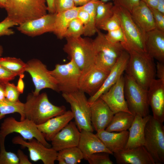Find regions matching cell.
Masks as SVG:
<instances>
[{"mask_svg":"<svg viewBox=\"0 0 164 164\" xmlns=\"http://www.w3.org/2000/svg\"><path fill=\"white\" fill-rule=\"evenodd\" d=\"M66 111L65 106H57L51 103L46 93L37 95L32 92L30 93L24 103L23 114L25 118L31 120L36 125L43 124Z\"/></svg>","mask_w":164,"mask_h":164,"instance_id":"6da1fadb","label":"cell"},{"mask_svg":"<svg viewBox=\"0 0 164 164\" xmlns=\"http://www.w3.org/2000/svg\"><path fill=\"white\" fill-rule=\"evenodd\" d=\"M125 50L129 54L125 70L126 74L147 90L156 75L153 59L148 53L139 52L130 49Z\"/></svg>","mask_w":164,"mask_h":164,"instance_id":"7a4b0ae2","label":"cell"},{"mask_svg":"<svg viewBox=\"0 0 164 164\" xmlns=\"http://www.w3.org/2000/svg\"><path fill=\"white\" fill-rule=\"evenodd\" d=\"M7 17L19 25L47 13L46 0H7Z\"/></svg>","mask_w":164,"mask_h":164,"instance_id":"3957f363","label":"cell"},{"mask_svg":"<svg viewBox=\"0 0 164 164\" xmlns=\"http://www.w3.org/2000/svg\"><path fill=\"white\" fill-rule=\"evenodd\" d=\"M113 11L118 16L126 41L122 45L125 50L130 49L147 53L145 43V33L142 31L133 20L130 12L120 6L114 4Z\"/></svg>","mask_w":164,"mask_h":164,"instance_id":"277c9868","label":"cell"},{"mask_svg":"<svg viewBox=\"0 0 164 164\" xmlns=\"http://www.w3.org/2000/svg\"><path fill=\"white\" fill-rule=\"evenodd\" d=\"M97 32V36L92 40L95 53L94 64L110 71L125 49L121 43H114L108 40L99 29Z\"/></svg>","mask_w":164,"mask_h":164,"instance_id":"5b68a950","label":"cell"},{"mask_svg":"<svg viewBox=\"0 0 164 164\" xmlns=\"http://www.w3.org/2000/svg\"><path fill=\"white\" fill-rule=\"evenodd\" d=\"M66 39L63 50L81 71L94 64L95 53L92 40L81 36Z\"/></svg>","mask_w":164,"mask_h":164,"instance_id":"8992f818","label":"cell"},{"mask_svg":"<svg viewBox=\"0 0 164 164\" xmlns=\"http://www.w3.org/2000/svg\"><path fill=\"white\" fill-rule=\"evenodd\" d=\"M13 132L19 134L25 140H29L35 138L46 147H51V144L47 142L37 125L27 119L25 118L20 121L13 117L5 119L0 126V142H4L6 137Z\"/></svg>","mask_w":164,"mask_h":164,"instance_id":"52a82bcc","label":"cell"},{"mask_svg":"<svg viewBox=\"0 0 164 164\" xmlns=\"http://www.w3.org/2000/svg\"><path fill=\"white\" fill-rule=\"evenodd\" d=\"M144 146L155 164L164 163V126L150 115L145 126Z\"/></svg>","mask_w":164,"mask_h":164,"instance_id":"ba28073f","label":"cell"},{"mask_svg":"<svg viewBox=\"0 0 164 164\" xmlns=\"http://www.w3.org/2000/svg\"><path fill=\"white\" fill-rule=\"evenodd\" d=\"M62 96L70 104L75 122L80 131L93 132L90 104L85 93L79 90L72 92L62 93Z\"/></svg>","mask_w":164,"mask_h":164,"instance_id":"9c48e42d","label":"cell"},{"mask_svg":"<svg viewBox=\"0 0 164 164\" xmlns=\"http://www.w3.org/2000/svg\"><path fill=\"white\" fill-rule=\"evenodd\" d=\"M124 77L125 96L130 112L143 117L149 115L147 90L128 75Z\"/></svg>","mask_w":164,"mask_h":164,"instance_id":"30bf717a","label":"cell"},{"mask_svg":"<svg viewBox=\"0 0 164 164\" xmlns=\"http://www.w3.org/2000/svg\"><path fill=\"white\" fill-rule=\"evenodd\" d=\"M49 72L56 81L58 92L69 93L79 90L81 70L72 60L66 64H56Z\"/></svg>","mask_w":164,"mask_h":164,"instance_id":"8fae6325","label":"cell"},{"mask_svg":"<svg viewBox=\"0 0 164 164\" xmlns=\"http://www.w3.org/2000/svg\"><path fill=\"white\" fill-rule=\"evenodd\" d=\"M26 63V71L31 76L35 87L32 93L36 95L45 88H49L58 92L57 83L49 72L46 66L40 60L33 59Z\"/></svg>","mask_w":164,"mask_h":164,"instance_id":"7c38bea8","label":"cell"},{"mask_svg":"<svg viewBox=\"0 0 164 164\" xmlns=\"http://www.w3.org/2000/svg\"><path fill=\"white\" fill-rule=\"evenodd\" d=\"M12 142L14 144L27 148L31 160L34 162L41 160L44 164H54L56 160L58 152L52 147H46L35 138L27 142L21 136H17L13 138Z\"/></svg>","mask_w":164,"mask_h":164,"instance_id":"4fadbf2b","label":"cell"},{"mask_svg":"<svg viewBox=\"0 0 164 164\" xmlns=\"http://www.w3.org/2000/svg\"><path fill=\"white\" fill-rule=\"evenodd\" d=\"M109 72L95 64L81 71L79 90L92 96L101 87Z\"/></svg>","mask_w":164,"mask_h":164,"instance_id":"5bb4252c","label":"cell"},{"mask_svg":"<svg viewBox=\"0 0 164 164\" xmlns=\"http://www.w3.org/2000/svg\"><path fill=\"white\" fill-rule=\"evenodd\" d=\"M124 85V77L122 75L114 85L100 97L114 114L121 111L131 113L125 96Z\"/></svg>","mask_w":164,"mask_h":164,"instance_id":"9a60e30c","label":"cell"},{"mask_svg":"<svg viewBox=\"0 0 164 164\" xmlns=\"http://www.w3.org/2000/svg\"><path fill=\"white\" fill-rule=\"evenodd\" d=\"M56 13H47L18 26L17 30L27 36L35 37L48 32H53Z\"/></svg>","mask_w":164,"mask_h":164,"instance_id":"2e32d148","label":"cell"},{"mask_svg":"<svg viewBox=\"0 0 164 164\" xmlns=\"http://www.w3.org/2000/svg\"><path fill=\"white\" fill-rule=\"evenodd\" d=\"M148 103L152 117L159 121H164V81L154 79L147 89Z\"/></svg>","mask_w":164,"mask_h":164,"instance_id":"e0dca14e","label":"cell"},{"mask_svg":"<svg viewBox=\"0 0 164 164\" xmlns=\"http://www.w3.org/2000/svg\"><path fill=\"white\" fill-rule=\"evenodd\" d=\"M80 132L75 123L71 121L51 140L52 148L57 152L78 146Z\"/></svg>","mask_w":164,"mask_h":164,"instance_id":"ac0fdd59","label":"cell"},{"mask_svg":"<svg viewBox=\"0 0 164 164\" xmlns=\"http://www.w3.org/2000/svg\"><path fill=\"white\" fill-rule=\"evenodd\" d=\"M129 58V53L125 50L110 70L101 87L88 100L89 103H92L99 98L117 82L125 71Z\"/></svg>","mask_w":164,"mask_h":164,"instance_id":"d6986e66","label":"cell"},{"mask_svg":"<svg viewBox=\"0 0 164 164\" xmlns=\"http://www.w3.org/2000/svg\"><path fill=\"white\" fill-rule=\"evenodd\" d=\"M89 103L91 120L93 128L97 132L105 130L111 121L114 113L100 97Z\"/></svg>","mask_w":164,"mask_h":164,"instance_id":"ffe728a7","label":"cell"},{"mask_svg":"<svg viewBox=\"0 0 164 164\" xmlns=\"http://www.w3.org/2000/svg\"><path fill=\"white\" fill-rule=\"evenodd\" d=\"M113 155L118 164H155L143 145L125 149Z\"/></svg>","mask_w":164,"mask_h":164,"instance_id":"44dd1931","label":"cell"},{"mask_svg":"<svg viewBox=\"0 0 164 164\" xmlns=\"http://www.w3.org/2000/svg\"><path fill=\"white\" fill-rule=\"evenodd\" d=\"M80 132L78 147L83 155L84 159L86 160L92 154L98 152H105L113 155L96 134L88 131H83Z\"/></svg>","mask_w":164,"mask_h":164,"instance_id":"7402d4cb","label":"cell"},{"mask_svg":"<svg viewBox=\"0 0 164 164\" xmlns=\"http://www.w3.org/2000/svg\"><path fill=\"white\" fill-rule=\"evenodd\" d=\"M73 118L71 111L68 110L37 126L44 135L46 140L51 141L54 137Z\"/></svg>","mask_w":164,"mask_h":164,"instance_id":"603a6c76","label":"cell"},{"mask_svg":"<svg viewBox=\"0 0 164 164\" xmlns=\"http://www.w3.org/2000/svg\"><path fill=\"white\" fill-rule=\"evenodd\" d=\"M147 53L153 59L164 63V32L155 28L145 33Z\"/></svg>","mask_w":164,"mask_h":164,"instance_id":"cb8c5ba5","label":"cell"},{"mask_svg":"<svg viewBox=\"0 0 164 164\" xmlns=\"http://www.w3.org/2000/svg\"><path fill=\"white\" fill-rule=\"evenodd\" d=\"M130 13L134 21L143 32L146 33L155 28L151 9L141 1L140 0Z\"/></svg>","mask_w":164,"mask_h":164,"instance_id":"d4e9b609","label":"cell"},{"mask_svg":"<svg viewBox=\"0 0 164 164\" xmlns=\"http://www.w3.org/2000/svg\"><path fill=\"white\" fill-rule=\"evenodd\" d=\"M127 130L115 132L103 130L96 134L107 149L113 153L125 149L128 137Z\"/></svg>","mask_w":164,"mask_h":164,"instance_id":"484cf974","label":"cell"},{"mask_svg":"<svg viewBox=\"0 0 164 164\" xmlns=\"http://www.w3.org/2000/svg\"><path fill=\"white\" fill-rule=\"evenodd\" d=\"M150 116L149 115L144 117L138 115L135 116L134 119L128 129V139L125 149L144 146L145 128Z\"/></svg>","mask_w":164,"mask_h":164,"instance_id":"4316f807","label":"cell"},{"mask_svg":"<svg viewBox=\"0 0 164 164\" xmlns=\"http://www.w3.org/2000/svg\"><path fill=\"white\" fill-rule=\"evenodd\" d=\"M80 6L56 13L54 29L53 32L57 37L62 39L64 38L66 30L71 21L77 18Z\"/></svg>","mask_w":164,"mask_h":164,"instance_id":"83f0119b","label":"cell"},{"mask_svg":"<svg viewBox=\"0 0 164 164\" xmlns=\"http://www.w3.org/2000/svg\"><path fill=\"white\" fill-rule=\"evenodd\" d=\"M135 117L131 113L119 111L114 114L110 123L105 130L109 132H120L127 130Z\"/></svg>","mask_w":164,"mask_h":164,"instance_id":"f1b7e54d","label":"cell"},{"mask_svg":"<svg viewBox=\"0 0 164 164\" xmlns=\"http://www.w3.org/2000/svg\"><path fill=\"white\" fill-rule=\"evenodd\" d=\"M99 0H91L81 6L83 9L88 13L89 19L87 24L84 26V35L85 36H91L97 32V29L96 26V6Z\"/></svg>","mask_w":164,"mask_h":164,"instance_id":"f546056e","label":"cell"},{"mask_svg":"<svg viewBox=\"0 0 164 164\" xmlns=\"http://www.w3.org/2000/svg\"><path fill=\"white\" fill-rule=\"evenodd\" d=\"M114 4L111 2H104L99 0L96 6L95 23L97 28L107 21L114 14Z\"/></svg>","mask_w":164,"mask_h":164,"instance_id":"4dcf8cb0","label":"cell"},{"mask_svg":"<svg viewBox=\"0 0 164 164\" xmlns=\"http://www.w3.org/2000/svg\"><path fill=\"white\" fill-rule=\"evenodd\" d=\"M83 155L78 146L65 149L58 152L56 160L61 159L66 164H77L84 159Z\"/></svg>","mask_w":164,"mask_h":164,"instance_id":"1f68e13d","label":"cell"},{"mask_svg":"<svg viewBox=\"0 0 164 164\" xmlns=\"http://www.w3.org/2000/svg\"><path fill=\"white\" fill-rule=\"evenodd\" d=\"M0 65L17 76L24 74L26 63L21 59L14 57H0Z\"/></svg>","mask_w":164,"mask_h":164,"instance_id":"d6a6232c","label":"cell"},{"mask_svg":"<svg viewBox=\"0 0 164 164\" xmlns=\"http://www.w3.org/2000/svg\"><path fill=\"white\" fill-rule=\"evenodd\" d=\"M24 103L20 101L12 102L5 99L0 101V120L5 115L15 113H19L20 115V120L25 119L23 114Z\"/></svg>","mask_w":164,"mask_h":164,"instance_id":"836d02e7","label":"cell"},{"mask_svg":"<svg viewBox=\"0 0 164 164\" xmlns=\"http://www.w3.org/2000/svg\"><path fill=\"white\" fill-rule=\"evenodd\" d=\"M84 26L77 18L70 22L65 33L64 38L77 37L84 34Z\"/></svg>","mask_w":164,"mask_h":164,"instance_id":"e575fe53","label":"cell"},{"mask_svg":"<svg viewBox=\"0 0 164 164\" xmlns=\"http://www.w3.org/2000/svg\"><path fill=\"white\" fill-rule=\"evenodd\" d=\"M0 164H19V159L17 154L7 151L4 143L0 144Z\"/></svg>","mask_w":164,"mask_h":164,"instance_id":"d590c367","label":"cell"},{"mask_svg":"<svg viewBox=\"0 0 164 164\" xmlns=\"http://www.w3.org/2000/svg\"><path fill=\"white\" fill-rule=\"evenodd\" d=\"M110 154L105 152H98L92 154L86 159L90 164H112Z\"/></svg>","mask_w":164,"mask_h":164,"instance_id":"8d00e7d4","label":"cell"},{"mask_svg":"<svg viewBox=\"0 0 164 164\" xmlns=\"http://www.w3.org/2000/svg\"><path fill=\"white\" fill-rule=\"evenodd\" d=\"M5 99L7 100L12 102L20 101L19 97L20 93L14 84L9 82L5 83Z\"/></svg>","mask_w":164,"mask_h":164,"instance_id":"74e56055","label":"cell"},{"mask_svg":"<svg viewBox=\"0 0 164 164\" xmlns=\"http://www.w3.org/2000/svg\"><path fill=\"white\" fill-rule=\"evenodd\" d=\"M121 28L119 19L117 14L114 12L113 16L101 24L98 29L108 32L114 31Z\"/></svg>","mask_w":164,"mask_h":164,"instance_id":"f35d334b","label":"cell"},{"mask_svg":"<svg viewBox=\"0 0 164 164\" xmlns=\"http://www.w3.org/2000/svg\"><path fill=\"white\" fill-rule=\"evenodd\" d=\"M16 26L18 25L7 17L0 22V36L13 34L14 32L10 28Z\"/></svg>","mask_w":164,"mask_h":164,"instance_id":"ab89813d","label":"cell"},{"mask_svg":"<svg viewBox=\"0 0 164 164\" xmlns=\"http://www.w3.org/2000/svg\"><path fill=\"white\" fill-rule=\"evenodd\" d=\"M56 13L71 9L76 6L73 0H54Z\"/></svg>","mask_w":164,"mask_h":164,"instance_id":"60d3db41","label":"cell"},{"mask_svg":"<svg viewBox=\"0 0 164 164\" xmlns=\"http://www.w3.org/2000/svg\"><path fill=\"white\" fill-rule=\"evenodd\" d=\"M150 9L153 16L155 28L164 32V14L160 12L156 9Z\"/></svg>","mask_w":164,"mask_h":164,"instance_id":"b9f144b4","label":"cell"},{"mask_svg":"<svg viewBox=\"0 0 164 164\" xmlns=\"http://www.w3.org/2000/svg\"><path fill=\"white\" fill-rule=\"evenodd\" d=\"M17 76L0 65V82L5 83L14 80Z\"/></svg>","mask_w":164,"mask_h":164,"instance_id":"7bdbcfd3","label":"cell"},{"mask_svg":"<svg viewBox=\"0 0 164 164\" xmlns=\"http://www.w3.org/2000/svg\"><path fill=\"white\" fill-rule=\"evenodd\" d=\"M140 0H114L113 4L118 5L130 12L139 3Z\"/></svg>","mask_w":164,"mask_h":164,"instance_id":"ee69618b","label":"cell"},{"mask_svg":"<svg viewBox=\"0 0 164 164\" xmlns=\"http://www.w3.org/2000/svg\"><path fill=\"white\" fill-rule=\"evenodd\" d=\"M77 18L82 22L84 26H86L88 23L89 15L88 12L83 9L80 6V8L78 12Z\"/></svg>","mask_w":164,"mask_h":164,"instance_id":"f6af8a7d","label":"cell"},{"mask_svg":"<svg viewBox=\"0 0 164 164\" xmlns=\"http://www.w3.org/2000/svg\"><path fill=\"white\" fill-rule=\"evenodd\" d=\"M156 75L158 79L164 81V63L157 61L156 67Z\"/></svg>","mask_w":164,"mask_h":164,"instance_id":"bcb514c9","label":"cell"},{"mask_svg":"<svg viewBox=\"0 0 164 164\" xmlns=\"http://www.w3.org/2000/svg\"><path fill=\"white\" fill-rule=\"evenodd\" d=\"M17 155L19 159V164H32L28 156L20 149L17 151Z\"/></svg>","mask_w":164,"mask_h":164,"instance_id":"7dc6e473","label":"cell"},{"mask_svg":"<svg viewBox=\"0 0 164 164\" xmlns=\"http://www.w3.org/2000/svg\"><path fill=\"white\" fill-rule=\"evenodd\" d=\"M19 76V78L18 80L16 87L19 92L20 94H22L23 92L24 88V83L23 80L24 77V75L23 74L20 75Z\"/></svg>","mask_w":164,"mask_h":164,"instance_id":"c3c4849f","label":"cell"},{"mask_svg":"<svg viewBox=\"0 0 164 164\" xmlns=\"http://www.w3.org/2000/svg\"><path fill=\"white\" fill-rule=\"evenodd\" d=\"M46 0L48 13L52 14L56 13L54 0Z\"/></svg>","mask_w":164,"mask_h":164,"instance_id":"681fc988","label":"cell"},{"mask_svg":"<svg viewBox=\"0 0 164 164\" xmlns=\"http://www.w3.org/2000/svg\"><path fill=\"white\" fill-rule=\"evenodd\" d=\"M150 8L156 9L158 0H140Z\"/></svg>","mask_w":164,"mask_h":164,"instance_id":"f907efd6","label":"cell"},{"mask_svg":"<svg viewBox=\"0 0 164 164\" xmlns=\"http://www.w3.org/2000/svg\"><path fill=\"white\" fill-rule=\"evenodd\" d=\"M5 83L0 82V101L5 100L6 99L5 92Z\"/></svg>","mask_w":164,"mask_h":164,"instance_id":"816d5d0a","label":"cell"},{"mask_svg":"<svg viewBox=\"0 0 164 164\" xmlns=\"http://www.w3.org/2000/svg\"><path fill=\"white\" fill-rule=\"evenodd\" d=\"M156 9L164 14V0H158Z\"/></svg>","mask_w":164,"mask_h":164,"instance_id":"f5cc1de1","label":"cell"},{"mask_svg":"<svg viewBox=\"0 0 164 164\" xmlns=\"http://www.w3.org/2000/svg\"><path fill=\"white\" fill-rule=\"evenodd\" d=\"M91 0H73L76 6H82Z\"/></svg>","mask_w":164,"mask_h":164,"instance_id":"db71d44e","label":"cell"},{"mask_svg":"<svg viewBox=\"0 0 164 164\" xmlns=\"http://www.w3.org/2000/svg\"><path fill=\"white\" fill-rule=\"evenodd\" d=\"M7 4V0H0V8L5 9Z\"/></svg>","mask_w":164,"mask_h":164,"instance_id":"11a10c76","label":"cell"},{"mask_svg":"<svg viewBox=\"0 0 164 164\" xmlns=\"http://www.w3.org/2000/svg\"><path fill=\"white\" fill-rule=\"evenodd\" d=\"M3 53V48L2 46L0 45V57H1Z\"/></svg>","mask_w":164,"mask_h":164,"instance_id":"9f6ffc18","label":"cell"},{"mask_svg":"<svg viewBox=\"0 0 164 164\" xmlns=\"http://www.w3.org/2000/svg\"><path fill=\"white\" fill-rule=\"evenodd\" d=\"M114 0H101V1L105 2H110V1H113Z\"/></svg>","mask_w":164,"mask_h":164,"instance_id":"6f0895ef","label":"cell"}]
</instances>
